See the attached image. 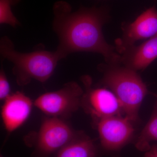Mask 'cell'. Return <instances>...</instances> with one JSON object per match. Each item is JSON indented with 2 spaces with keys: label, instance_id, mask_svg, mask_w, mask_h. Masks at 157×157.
Listing matches in <instances>:
<instances>
[{
  "label": "cell",
  "instance_id": "4",
  "mask_svg": "<svg viewBox=\"0 0 157 157\" xmlns=\"http://www.w3.org/2000/svg\"><path fill=\"white\" fill-rule=\"evenodd\" d=\"M78 135L59 118H47L32 144L34 151L32 157H56L59 151Z\"/></svg>",
  "mask_w": 157,
  "mask_h": 157
},
{
  "label": "cell",
  "instance_id": "14",
  "mask_svg": "<svg viewBox=\"0 0 157 157\" xmlns=\"http://www.w3.org/2000/svg\"><path fill=\"white\" fill-rule=\"evenodd\" d=\"M11 92L10 84L6 73L2 68L0 72V99L1 101H5L9 98Z\"/></svg>",
  "mask_w": 157,
  "mask_h": 157
},
{
  "label": "cell",
  "instance_id": "2",
  "mask_svg": "<svg viewBox=\"0 0 157 157\" xmlns=\"http://www.w3.org/2000/svg\"><path fill=\"white\" fill-rule=\"evenodd\" d=\"M0 54L3 59L13 63V73L20 86L28 84L32 79L45 82L52 76L60 60L56 51L38 50L27 53L17 51L13 42L6 36L1 38Z\"/></svg>",
  "mask_w": 157,
  "mask_h": 157
},
{
  "label": "cell",
  "instance_id": "6",
  "mask_svg": "<svg viewBox=\"0 0 157 157\" xmlns=\"http://www.w3.org/2000/svg\"><path fill=\"white\" fill-rule=\"evenodd\" d=\"M82 81L86 93L82 96L81 106L93 118L99 121L105 118L124 114L119 101L112 91L92 87V79L89 76H83Z\"/></svg>",
  "mask_w": 157,
  "mask_h": 157
},
{
  "label": "cell",
  "instance_id": "15",
  "mask_svg": "<svg viewBox=\"0 0 157 157\" xmlns=\"http://www.w3.org/2000/svg\"><path fill=\"white\" fill-rule=\"evenodd\" d=\"M144 157H157V144L151 145L149 149L145 152Z\"/></svg>",
  "mask_w": 157,
  "mask_h": 157
},
{
  "label": "cell",
  "instance_id": "3",
  "mask_svg": "<svg viewBox=\"0 0 157 157\" xmlns=\"http://www.w3.org/2000/svg\"><path fill=\"white\" fill-rule=\"evenodd\" d=\"M120 64L102 65L105 70L101 83L114 93L125 117L134 123L138 120L139 109L147 94V87L137 71Z\"/></svg>",
  "mask_w": 157,
  "mask_h": 157
},
{
  "label": "cell",
  "instance_id": "16",
  "mask_svg": "<svg viewBox=\"0 0 157 157\" xmlns=\"http://www.w3.org/2000/svg\"><path fill=\"white\" fill-rule=\"evenodd\" d=\"M153 95L157 99V94H153Z\"/></svg>",
  "mask_w": 157,
  "mask_h": 157
},
{
  "label": "cell",
  "instance_id": "13",
  "mask_svg": "<svg viewBox=\"0 0 157 157\" xmlns=\"http://www.w3.org/2000/svg\"><path fill=\"white\" fill-rule=\"evenodd\" d=\"M21 0H0V23L15 27L20 25L19 21L12 12V6Z\"/></svg>",
  "mask_w": 157,
  "mask_h": 157
},
{
  "label": "cell",
  "instance_id": "8",
  "mask_svg": "<svg viewBox=\"0 0 157 157\" xmlns=\"http://www.w3.org/2000/svg\"><path fill=\"white\" fill-rule=\"evenodd\" d=\"M123 36L117 39L116 49L118 53L135 45L138 40L150 39L157 34V10L155 6L144 11L131 23L122 26Z\"/></svg>",
  "mask_w": 157,
  "mask_h": 157
},
{
  "label": "cell",
  "instance_id": "11",
  "mask_svg": "<svg viewBox=\"0 0 157 157\" xmlns=\"http://www.w3.org/2000/svg\"><path fill=\"white\" fill-rule=\"evenodd\" d=\"M97 155L93 140L79 134L59 151L56 157H96Z\"/></svg>",
  "mask_w": 157,
  "mask_h": 157
},
{
  "label": "cell",
  "instance_id": "12",
  "mask_svg": "<svg viewBox=\"0 0 157 157\" xmlns=\"http://www.w3.org/2000/svg\"><path fill=\"white\" fill-rule=\"evenodd\" d=\"M153 141H157V102L150 119L135 143V147L140 151L146 152L150 148L151 142Z\"/></svg>",
  "mask_w": 157,
  "mask_h": 157
},
{
  "label": "cell",
  "instance_id": "9",
  "mask_svg": "<svg viewBox=\"0 0 157 157\" xmlns=\"http://www.w3.org/2000/svg\"><path fill=\"white\" fill-rule=\"evenodd\" d=\"M33 103L29 97L17 92L6 99L2 109L5 128L11 132L22 125L30 114Z\"/></svg>",
  "mask_w": 157,
  "mask_h": 157
},
{
  "label": "cell",
  "instance_id": "17",
  "mask_svg": "<svg viewBox=\"0 0 157 157\" xmlns=\"http://www.w3.org/2000/svg\"><path fill=\"white\" fill-rule=\"evenodd\" d=\"M1 157H3L1 155Z\"/></svg>",
  "mask_w": 157,
  "mask_h": 157
},
{
  "label": "cell",
  "instance_id": "5",
  "mask_svg": "<svg viewBox=\"0 0 157 157\" xmlns=\"http://www.w3.org/2000/svg\"><path fill=\"white\" fill-rule=\"evenodd\" d=\"M83 92L75 82H70L58 90L43 94L34 105L51 117H68L81 106Z\"/></svg>",
  "mask_w": 157,
  "mask_h": 157
},
{
  "label": "cell",
  "instance_id": "7",
  "mask_svg": "<svg viewBox=\"0 0 157 157\" xmlns=\"http://www.w3.org/2000/svg\"><path fill=\"white\" fill-rule=\"evenodd\" d=\"M98 122L101 145L104 149L117 151L132 140L134 132L133 123L125 117H109Z\"/></svg>",
  "mask_w": 157,
  "mask_h": 157
},
{
  "label": "cell",
  "instance_id": "1",
  "mask_svg": "<svg viewBox=\"0 0 157 157\" xmlns=\"http://www.w3.org/2000/svg\"><path fill=\"white\" fill-rule=\"evenodd\" d=\"M53 29L59 40L56 52L60 60L73 52H95L102 55L107 64H121L116 48L104 38L102 27L108 21L107 9L103 7H81L73 11L64 1L53 7Z\"/></svg>",
  "mask_w": 157,
  "mask_h": 157
},
{
  "label": "cell",
  "instance_id": "10",
  "mask_svg": "<svg viewBox=\"0 0 157 157\" xmlns=\"http://www.w3.org/2000/svg\"><path fill=\"white\" fill-rule=\"evenodd\" d=\"M121 64L135 71L145 70L157 58V34L138 46L122 51Z\"/></svg>",
  "mask_w": 157,
  "mask_h": 157
}]
</instances>
